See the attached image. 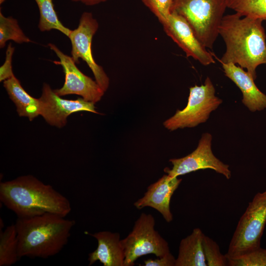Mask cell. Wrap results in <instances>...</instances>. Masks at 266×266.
Segmentation results:
<instances>
[{"label": "cell", "mask_w": 266, "mask_h": 266, "mask_svg": "<svg viewBox=\"0 0 266 266\" xmlns=\"http://www.w3.org/2000/svg\"><path fill=\"white\" fill-rule=\"evenodd\" d=\"M20 259L15 224L7 226L0 233V266H10Z\"/></svg>", "instance_id": "cell-18"}, {"label": "cell", "mask_w": 266, "mask_h": 266, "mask_svg": "<svg viewBox=\"0 0 266 266\" xmlns=\"http://www.w3.org/2000/svg\"><path fill=\"white\" fill-rule=\"evenodd\" d=\"M222 65L225 75L241 91L243 104L252 112L266 109V95L259 89L247 71L231 63Z\"/></svg>", "instance_id": "cell-14"}, {"label": "cell", "mask_w": 266, "mask_h": 266, "mask_svg": "<svg viewBox=\"0 0 266 266\" xmlns=\"http://www.w3.org/2000/svg\"><path fill=\"white\" fill-rule=\"evenodd\" d=\"M34 0L39 11V30L41 32L57 30L68 37L71 30L63 25L59 20L52 0Z\"/></svg>", "instance_id": "cell-19"}, {"label": "cell", "mask_w": 266, "mask_h": 266, "mask_svg": "<svg viewBox=\"0 0 266 266\" xmlns=\"http://www.w3.org/2000/svg\"><path fill=\"white\" fill-rule=\"evenodd\" d=\"M75 2H80L86 5L92 6L101 2H105L108 0H71Z\"/></svg>", "instance_id": "cell-27"}, {"label": "cell", "mask_w": 266, "mask_h": 266, "mask_svg": "<svg viewBox=\"0 0 266 266\" xmlns=\"http://www.w3.org/2000/svg\"><path fill=\"white\" fill-rule=\"evenodd\" d=\"M227 259L229 266H266V249L260 247L239 256Z\"/></svg>", "instance_id": "cell-22"}, {"label": "cell", "mask_w": 266, "mask_h": 266, "mask_svg": "<svg viewBox=\"0 0 266 266\" xmlns=\"http://www.w3.org/2000/svg\"><path fill=\"white\" fill-rule=\"evenodd\" d=\"M54 52L63 67L65 73V82L60 89L53 90L59 96L75 94L80 96L87 101L96 103L99 101L104 94L98 83L83 73L77 67L71 58L64 54L54 44H48Z\"/></svg>", "instance_id": "cell-10"}, {"label": "cell", "mask_w": 266, "mask_h": 266, "mask_svg": "<svg viewBox=\"0 0 266 266\" xmlns=\"http://www.w3.org/2000/svg\"><path fill=\"white\" fill-rule=\"evenodd\" d=\"M98 241L96 250L89 254V266L99 261L104 266H124V249L120 234L100 231L90 234Z\"/></svg>", "instance_id": "cell-15"}, {"label": "cell", "mask_w": 266, "mask_h": 266, "mask_svg": "<svg viewBox=\"0 0 266 266\" xmlns=\"http://www.w3.org/2000/svg\"><path fill=\"white\" fill-rule=\"evenodd\" d=\"M164 31L186 53L203 66L215 63L213 56L195 35L191 26L181 15L171 12L163 24Z\"/></svg>", "instance_id": "cell-12"}, {"label": "cell", "mask_w": 266, "mask_h": 266, "mask_svg": "<svg viewBox=\"0 0 266 266\" xmlns=\"http://www.w3.org/2000/svg\"><path fill=\"white\" fill-rule=\"evenodd\" d=\"M203 247L207 266H228L226 254L223 255L217 243L205 234L203 238Z\"/></svg>", "instance_id": "cell-23"}, {"label": "cell", "mask_w": 266, "mask_h": 266, "mask_svg": "<svg viewBox=\"0 0 266 266\" xmlns=\"http://www.w3.org/2000/svg\"><path fill=\"white\" fill-rule=\"evenodd\" d=\"M40 115L51 126L62 128L67 122L70 114L79 111H88L99 114L95 103L87 101L83 98L75 100L63 99L57 95L47 83H44L41 97Z\"/></svg>", "instance_id": "cell-11"}, {"label": "cell", "mask_w": 266, "mask_h": 266, "mask_svg": "<svg viewBox=\"0 0 266 266\" xmlns=\"http://www.w3.org/2000/svg\"><path fill=\"white\" fill-rule=\"evenodd\" d=\"M263 21L235 13L224 16L219 29L226 46L220 62L246 69L254 80L257 67L266 64V35Z\"/></svg>", "instance_id": "cell-1"}, {"label": "cell", "mask_w": 266, "mask_h": 266, "mask_svg": "<svg viewBox=\"0 0 266 266\" xmlns=\"http://www.w3.org/2000/svg\"><path fill=\"white\" fill-rule=\"evenodd\" d=\"M181 181L177 177L172 178L167 174L164 175L148 187L144 196L134 203V206L138 209L152 207L159 212L166 222H170L173 220L170 209V199Z\"/></svg>", "instance_id": "cell-13"}, {"label": "cell", "mask_w": 266, "mask_h": 266, "mask_svg": "<svg viewBox=\"0 0 266 266\" xmlns=\"http://www.w3.org/2000/svg\"><path fill=\"white\" fill-rule=\"evenodd\" d=\"M266 224V188L257 193L240 218L231 240L226 256H239L261 247Z\"/></svg>", "instance_id": "cell-5"}, {"label": "cell", "mask_w": 266, "mask_h": 266, "mask_svg": "<svg viewBox=\"0 0 266 266\" xmlns=\"http://www.w3.org/2000/svg\"><path fill=\"white\" fill-rule=\"evenodd\" d=\"M226 8V0H174L171 12L183 17L201 43L212 49Z\"/></svg>", "instance_id": "cell-4"}, {"label": "cell", "mask_w": 266, "mask_h": 266, "mask_svg": "<svg viewBox=\"0 0 266 266\" xmlns=\"http://www.w3.org/2000/svg\"><path fill=\"white\" fill-rule=\"evenodd\" d=\"M174 0H142L143 4L163 24L168 18Z\"/></svg>", "instance_id": "cell-24"}, {"label": "cell", "mask_w": 266, "mask_h": 266, "mask_svg": "<svg viewBox=\"0 0 266 266\" xmlns=\"http://www.w3.org/2000/svg\"><path fill=\"white\" fill-rule=\"evenodd\" d=\"M204 234L199 228L182 239L175 266H207L203 247Z\"/></svg>", "instance_id": "cell-16"}, {"label": "cell", "mask_w": 266, "mask_h": 266, "mask_svg": "<svg viewBox=\"0 0 266 266\" xmlns=\"http://www.w3.org/2000/svg\"><path fill=\"white\" fill-rule=\"evenodd\" d=\"M0 200L17 218L45 213L66 217L71 210L70 202L65 196L31 175L0 182Z\"/></svg>", "instance_id": "cell-2"}, {"label": "cell", "mask_w": 266, "mask_h": 266, "mask_svg": "<svg viewBox=\"0 0 266 266\" xmlns=\"http://www.w3.org/2000/svg\"><path fill=\"white\" fill-rule=\"evenodd\" d=\"M15 48L9 43L5 52V59L3 64L0 67V81H4L13 76L14 74L12 68V59Z\"/></svg>", "instance_id": "cell-25"}, {"label": "cell", "mask_w": 266, "mask_h": 266, "mask_svg": "<svg viewBox=\"0 0 266 266\" xmlns=\"http://www.w3.org/2000/svg\"><path fill=\"white\" fill-rule=\"evenodd\" d=\"M212 139L209 133H203L197 148L185 157L169 160L172 167L171 169L165 168V172L173 178L200 169H211L229 179L231 177L229 166L213 154L211 150Z\"/></svg>", "instance_id": "cell-9"}, {"label": "cell", "mask_w": 266, "mask_h": 266, "mask_svg": "<svg viewBox=\"0 0 266 266\" xmlns=\"http://www.w3.org/2000/svg\"><path fill=\"white\" fill-rule=\"evenodd\" d=\"M99 28V23L93 14L83 12L78 27L71 30L68 37L71 43V58L75 63L79 59L85 61L91 69L96 81L105 92L109 85V79L101 66L94 59L91 50L93 37Z\"/></svg>", "instance_id": "cell-8"}, {"label": "cell", "mask_w": 266, "mask_h": 266, "mask_svg": "<svg viewBox=\"0 0 266 266\" xmlns=\"http://www.w3.org/2000/svg\"><path fill=\"white\" fill-rule=\"evenodd\" d=\"M226 4L242 17L266 20V0H226Z\"/></svg>", "instance_id": "cell-20"}, {"label": "cell", "mask_w": 266, "mask_h": 266, "mask_svg": "<svg viewBox=\"0 0 266 266\" xmlns=\"http://www.w3.org/2000/svg\"><path fill=\"white\" fill-rule=\"evenodd\" d=\"M15 226L19 258H47L58 254L66 245L75 224L58 214L45 213L17 218Z\"/></svg>", "instance_id": "cell-3"}, {"label": "cell", "mask_w": 266, "mask_h": 266, "mask_svg": "<svg viewBox=\"0 0 266 266\" xmlns=\"http://www.w3.org/2000/svg\"><path fill=\"white\" fill-rule=\"evenodd\" d=\"M3 85L9 98L15 104L19 116L28 117L31 121L40 115L39 99L30 95L15 75L4 80Z\"/></svg>", "instance_id": "cell-17"}, {"label": "cell", "mask_w": 266, "mask_h": 266, "mask_svg": "<svg viewBox=\"0 0 266 266\" xmlns=\"http://www.w3.org/2000/svg\"><path fill=\"white\" fill-rule=\"evenodd\" d=\"M5 0H0V4L1 5V4H2L4 1H5Z\"/></svg>", "instance_id": "cell-28"}, {"label": "cell", "mask_w": 266, "mask_h": 266, "mask_svg": "<svg viewBox=\"0 0 266 266\" xmlns=\"http://www.w3.org/2000/svg\"><path fill=\"white\" fill-rule=\"evenodd\" d=\"M8 40L19 44L32 42L20 28L17 20L11 16L5 17L0 10V48L4 47Z\"/></svg>", "instance_id": "cell-21"}, {"label": "cell", "mask_w": 266, "mask_h": 266, "mask_svg": "<svg viewBox=\"0 0 266 266\" xmlns=\"http://www.w3.org/2000/svg\"><path fill=\"white\" fill-rule=\"evenodd\" d=\"M176 259L169 253L164 256L155 259H147L144 261L145 266H175Z\"/></svg>", "instance_id": "cell-26"}, {"label": "cell", "mask_w": 266, "mask_h": 266, "mask_svg": "<svg viewBox=\"0 0 266 266\" xmlns=\"http://www.w3.org/2000/svg\"><path fill=\"white\" fill-rule=\"evenodd\" d=\"M155 220L150 214L142 213L132 231L121 239L124 249V266H133L139 257L153 254L161 257L170 253L168 242L155 230Z\"/></svg>", "instance_id": "cell-7"}, {"label": "cell", "mask_w": 266, "mask_h": 266, "mask_svg": "<svg viewBox=\"0 0 266 266\" xmlns=\"http://www.w3.org/2000/svg\"><path fill=\"white\" fill-rule=\"evenodd\" d=\"M215 89L207 77L203 85L190 88L188 103L182 110L165 121L164 127L170 131L192 128L205 122L211 112L222 103V100L215 95Z\"/></svg>", "instance_id": "cell-6"}]
</instances>
